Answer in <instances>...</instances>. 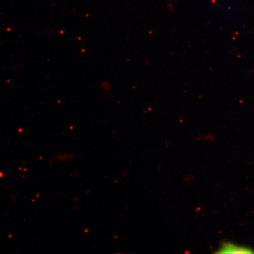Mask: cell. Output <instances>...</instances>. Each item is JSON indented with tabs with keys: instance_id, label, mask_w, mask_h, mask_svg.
<instances>
[{
	"instance_id": "6da1fadb",
	"label": "cell",
	"mask_w": 254,
	"mask_h": 254,
	"mask_svg": "<svg viewBox=\"0 0 254 254\" xmlns=\"http://www.w3.org/2000/svg\"><path fill=\"white\" fill-rule=\"evenodd\" d=\"M217 254H253L254 251L251 248L235 245L233 243L225 242L221 246Z\"/></svg>"
}]
</instances>
